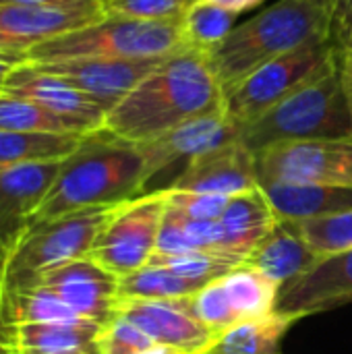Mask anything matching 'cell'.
Masks as SVG:
<instances>
[{"label":"cell","instance_id":"1","mask_svg":"<svg viewBox=\"0 0 352 354\" xmlns=\"http://www.w3.org/2000/svg\"><path fill=\"white\" fill-rule=\"evenodd\" d=\"M224 110V93L210 60L180 50L162 58L108 114L106 133L129 141H151L193 118Z\"/></svg>","mask_w":352,"mask_h":354},{"label":"cell","instance_id":"2","mask_svg":"<svg viewBox=\"0 0 352 354\" xmlns=\"http://www.w3.org/2000/svg\"><path fill=\"white\" fill-rule=\"evenodd\" d=\"M147 183V164L137 143L106 131L91 133L62 160L31 226L77 209L131 201L145 193Z\"/></svg>","mask_w":352,"mask_h":354},{"label":"cell","instance_id":"3","mask_svg":"<svg viewBox=\"0 0 352 354\" xmlns=\"http://www.w3.org/2000/svg\"><path fill=\"white\" fill-rule=\"evenodd\" d=\"M324 39H332L330 8L311 0H278L234 27L207 60L226 93L263 64Z\"/></svg>","mask_w":352,"mask_h":354},{"label":"cell","instance_id":"4","mask_svg":"<svg viewBox=\"0 0 352 354\" xmlns=\"http://www.w3.org/2000/svg\"><path fill=\"white\" fill-rule=\"evenodd\" d=\"M313 139H352L340 62L241 129V141L253 153L282 143Z\"/></svg>","mask_w":352,"mask_h":354},{"label":"cell","instance_id":"5","mask_svg":"<svg viewBox=\"0 0 352 354\" xmlns=\"http://www.w3.org/2000/svg\"><path fill=\"white\" fill-rule=\"evenodd\" d=\"M180 50V21H139L106 15L29 50L25 56L35 64H52L83 58H166Z\"/></svg>","mask_w":352,"mask_h":354},{"label":"cell","instance_id":"6","mask_svg":"<svg viewBox=\"0 0 352 354\" xmlns=\"http://www.w3.org/2000/svg\"><path fill=\"white\" fill-rule=\"evenodd\" d=\"M120 205L85 207L29 226L0 266V288L89 257L98 236Z\"/></svg>","mask_w":352,"mask_h":354},{"label":"cell","instance_id":"7","mask_svg":"<svg viewBox=\"0 0 352 354\" xmlns=\"http://www.w3.org/2000/svg\"><path fill=\"white\" fill-rule=\"evenodd\" d=\"M338 62L340 50L332 39L288 52L230 87L224 93V114L243 129L284 97L332 71Z\"/></svg>","mask_w":352,"mask_h":354},{"label":"cell","instance_id":"8","mask_svg":"<svg viewBox=\"0 0 352 354\" xmlns=\"http://www.w3.org/2000/svg\"><path fill=\"white\" fill-rule=\"evenodd\" d=\"M166 203V189L124 201L98 236L89 257L118 278L145 268L158 247Z\"/></svg>","mask_w":352,"mask_h":354},{"label":"cell","instance_id":"9","mask_svg":"<svg viewBox=\"0 0 352 354\" xmlns=\"http://www.w3.org/2000/svg\"><path fill=\"white\" fill-rule=\"evenodd\" d=\"M257 180L352 189V139H313L255 153Z\"/></svg>","mask_w":352,"mask_h":354},{"label":"cell","instance_id":"10","mask_svg":"<svg viewBox=\"0 0 352 354\" xmlns=\"http://www.w3.org/2000/svg\"><path fill=\"white\" fill-rule=\"evenodd\" d=\"M106 17L102 0L77 4L0 2V50L27 54L29 50Z\"/></svg>","mask_w":352,"mask_h":354},{"label":"cell","instance_id":"11","mask_svg":"<svg viewBox=\"0 0 352 354\" xmlns=\"http://www.w3.org/2000/svg\"><path fill=\"white\" fill-rule=\"evenodd\" d=\"M29 280L54 292L81 319L106 326L116 317L120 301L118 276L95 263L91 257L52 268Z\"/></svg>","mask_w":352,"mask_h":354},{"label":"cell","instance_id":"12","mask_svg":"<svg viewBox=\"0 0 352 354\" xmlns=\"http://www.w3.org/2000/svg\"><path fill=\"white\" fill-rule=\"evenodd\" d=\"M2 93L39 104L52 114L73 122L83 135L102 131L108 114L95 100L77 89L73 83L29 60L12 71Z\"/></svg>","mask_w":352,"mask_h":354},{"label":"cell","instance_id":"13","mask_svg":"<svg viewBox=\"0 0 352 354\" xmlns=\"http://www.w3.org/2000/svg\"><path fill=\"white\" fill-rule=\"evenodd\" d=\"M116 315L135 324L154 344H164L189 354H207L220 334L201 324L189 309V299L147 301L120 299Z\"/></svg>","mask_w":352,"mask_h":354},{"label":"cell","instance_id":"14","mask_svg":"<svg viewBox=\"0 0 352 354\" xmlns=\"http://www.w3.org/2000/svg\"><path fill=\"white\" fill-rule=\"evenodd\" d=\"M62 160L27 162L0 168V266L31 226Z\"/></svg>","mask_w":352,"mask_h":354},{"label":"cell","instance_id":"15","mask_svg":"<svg viewBox=\"0 0 352 354\" xmlns=\"http://www.w3.org/2000/svg\"><path fill=\"white\" fill-rule=\"evenodd\" d=\"M352 303V249L322 257L309 272L280 288L276 311L299 322Z\"/></svg>","mask_w":352,"mask_h":354},{"label":"cell","instance_id":"16","mask_svg":"<svg viewBox=\"0 0 352 354\" xmlns=\"http://www.w3.org/2000/svg\"><path fill=\"white\" fill-rule=\"evenodd\" d=\"M257 185L255 153L241 139H237L193 158L168 185V189L234 197L255 189Z\"/></svg>","mask_w":352,"mask_h":354},{"label":"cell","instance_id":"17","mask_svg":"<svg viewBox=\"0 0 352 354\" xmlns=\"http://www.w3.org/2000/svg\"><path fill=\"white\" fill-rule=\"evenodd\" d=\"M237 139H241V127L234 124L224 114V110H220L214 114L193 118L185 124H178L176 129L151 141L137 143V147L145 158L149 180H151L164 170L172 168L174 164L185 162L187 166L193 158L210 149H216L220 145L232 143Z\"/></svg>","mask_w":352,"mask_h":354},{"label":"cell","instance_id":"18","mask_svg":"<svg viewBox=\"0 0 352 354\" xmlns=\"http://www.w3.org/2000/svg\"><path fill=\"white\" fill-rule=\"evenodd\" d=\"M162 58H83L39 64L95 100L110 112Z\"/></svg>","mask_w":352,"mask_h":354},{"label":"cell","instance_id":"19","mask_svg":"<svg viewBox=\"0 0 352 354\" xmlns=\"http://www.w3.org/2000/svg\"><path fill=\"white\" fill-rule=\"evenodd\" d=\"M102 330L89 319L15 324L4 328V342L8 354H100Z\"/></svg>","mask_w":352,"mask_h":354},{"label":"cell","instance_id":"20","mask_svg":"<svg viewBox=\"0 0 352 354\" xmlns=\"http://www.w3.org/2000/svg\"><path fill=\"white\" fill-rule=\"evenodd\" d=\"M224 232L226 251L245 263V259L257 249V245L278 226V216L257 185L251 191L239 193L228 199V205L218 220Z\"/></svg>","mask_w":352,"mask_h":354},{"label":"cell","instance_id":"21","mask_svg":"<svg viewBox=\"0 0 352 354\" xmlns=\"http://www.w3.org/2000/svg\"><path fill=\"white\" fill-rule=\"evenodd\" d=\"M280 222H307L351 212L352 189L324 185L261 183Z\"/></svg>","mask_w":352,"mask_h":354},{"label":"cell","instance_id":"22","mask_svg":"<svg viewBox=\"0 0 352 354\" xmlns=\"http://www.w3.org/2000/svg\"><path fill=\"white\" fill-rule=\"evenodd\" d=\"M319 259L322 257L305 243L290 222H278L245 263L284 286L309 272Z\"/></svg>","mask_w":352,"mask_h":354},{"label":"cell","instance_id":"23","mask_svg":"<svg viewBox=\"0 0 352 354\" xmlns=\"http://www.w3.org/2000/svg\"><path fill=\"white\" fill-rule=\"evenodd\" d=\"M0 319L2 326L15 324H44V322H77L75 315L54 292L46 286L25 280L0 288Z\"/></svg>","mask_w":352,"mask_h":354},{"label":"cell","instance_id":"24","mask_svg":"<svg viewBox=\"0 0 352 354\" xmlns=\"http://www.w3.org/2000/svg\"><path fill=\"white\" fill-rule=\"evenodd\" d=\"M299 319L284 313H270L259 319L237 324L226 330L207 354H282V342Z\"/></svg>","mask_w":352,"mask_h":354},{"label":"cell","instance_id":"25","mask_svg":"<svg viewBox=\"0 0 352 354\" xmlns=\"http://www.w3.org/2000/svg\"><path fill=\"white\" fill-rule=\"evenodd\" d=\"M222 284L239 324L259 319L276 311L282 286L259 270L241 263L222 276Z\"/></svg>","mask_w":352,"mask_h":354},{"label":"cell","instance_id":"26","mask_svg":"<svg viewBox=\"0 0 352 354\" xmlns=\"http://www.w3.org/2000/svg\"><path fill=\"white\" fill-rule=\"evenodd\" d=\"M237 12L212 0H193L180 19L183 50L210 58L232 33Z\"/></svg>","mask_w":352,"mask_h":354},{"label":"cell","instance_id":"27","mask_svg":"<svg viewBox=\"0 0 352 354\" xmlns=\"http://www.w3.org/2000/svg\"><path fill=\"white\" fill-rule=\"evenodd\" d=\"M87 135H46V133H4L0 131V168L64 160Z\"/></svg>","mask_w":352,"mask_h":354},{"label":"cell","instance_id":"28","mask_svg":"<svg viewBox=\"0 0 352 354\" xmlns=\"http://www.w3.org/2000/svg\"><path fill=\"white\" fill-rule=\"evenodd\" d=\"M0 131L4 133H46V135H83L73 122L52 114L39 104L0 93Z\"/></svg>","mask_w":352,"mask_h":354},{"label":"cell","instance_id":"29","mask_svg":"<svg viewBox=\"0 0 352 354\" xmlns=\"http://www.w3.org/2000/svg\"><path fill=\"white\" fill-rule=\"evenodd\" d=\"M199 288V284L185 280L176 274H172L166 268L147 263L145 268L120 276L118 278V290L120 299H147V301H176V299H189Z\"/></svg>","mask_w":352,"mask_h":354},{"label":"cell","instance_id":"30","mask_svg":"<svg viewBox=\"0 0 352 354\" xmlns=\"http://www.w3.org/2000/svg\"><path fill=\"white\" fill-rule=\"evenodd\" d=\"M149 263L166 268L172 274H176L185 280H191L199 286H205V284L222 278L237 266H241L232 259H226V257H220V255H214L207 251H185V253H172V255L154 253Z\"/></svg>","mask_w":352,"mask_h":354},{"label":"cell","instance_id":"31","mask_svg":"<svg viewBox=\"0 0 352 354\" xmlns=\"http://www.w3.org/2000/svg\"><path fill=\"white\" fill-rule=\"evenodd\" d=\"M290 224L319 257L352 249V209L319 220Z\"/></svg>","mask_w":352,"mask_h":354},{"label":"cell","instance_id":"32","mask_svg":"<svg viewBox=\"0 0 352 354\" xmlns=\"http://www.w3.org/2000/svg\"><path fill=\"white\" fill-rule=\"evenodd\" d=\"M189 309L201 324H205L212 332L220 336L239 324L237 313L226 297L222 278L205 284L193 297H189Z\"/></svg>","mask_w":352,"mask_h":354},{"label":"cell","instance_id":"33","mask_svg":"<svg viewBox=\"0 0 352 354\" xmlns=\"http://www.w3.org/2000/svg\"><path fill=\"white\" fill-rule=\"evenodd\" d=\"M104 12L139 21H180L193 0H102Z\"/></svg>","mask_w":352,"mask_h":354},{"label":"cell","instance_id":"34","mask_svg":"<svg viewBox=\"0 0 352 354\" xmlns=\"http://www.w3.org/2000/svg\"><path fill=\"white\" fill-rule=\"evenodd\" d=\"M151 346L154 340L122 315L108 322L100 336V354H141Z\"/></svg>","mask_w":352,"mask_h":354},{"label":"cell","instance_id":"35","mask_svg":"<svg viewBox=\"0 0 352 354\" xmlns=\"http://www.w3.org/2000/svg\"><path fill=\"white\" fill-rule=\"evenodd\" d=\"M166 189V199L168 205L176 207L178 212H183L185 216L193 218V220H210V222H218L228 205L230 197L224 195H212V193H191V191H172L168 187Z\"/></svg>","mask_w":352,"mask_h":354},{"label":"cell","instance_id":"36","mask_svg":"<svg viewBox=\"0 0 352 354\" xmlns=\"http://www.w3.org/2000/svg\"><path fill=\"white\" fill-rule=\"evenodd\" d=\"M332 41L338 50H352V0H340L332 8Z\"/></svg>","mask_w":352,"mask_h":354},{"label":"cell","instance_id":"37","mask_svg":"<svg viewBox=\"0 0 352 354\" xmlns=\"http://www.w3.org/2000/svg\"><path fill=\"white\" fill-rule=\"evenodd\" d=\"M23 62H27V56H25V54L0 50V93L4 91L6 81H8V77L12 75V71H15L17 66H21Z\"/></svg>","mask_w":352,"mask_h":354},{"label":"cell","instance_id":"38","mask_svg":"<svg viewBox=\"0 0 352 354\" xmlns=\"http://www.w3.org/2000/svg\"><path fill=\"white\" fill-rule=\"evenodd\" d=\"M340 77H342V87H344L346 106H349L352 120V50L340 52Z\"/></svg>","mask_w":352,"mask_h":354},{"label":"cell","instance_id":"39","mask_svg":"<svg viewBox=\"0 0 352 354\" xmlns=\"http://www.w3.org/2000/svg\"><path fill=\"white\" fill-rule=\"evenodd\" d=\"M212 2H218V4H222V6H226L228 10L241 15V12H245V10H251V8L259 6L263 0H212Z\"/></svg>","mask_w":352,"mask_h":354},{"label":"cell","instance_id":"40","mask_svg":"<svg viewBox=\"0 0 352 354\" xmlns=\"http://www.w3.org/2000/svg\"><path fill=\"white\" fill-rule=\"evenodd\" d=\"M0 2H21V4H77L87 0H0Z\"/></svg>","mask_w":352,"mask_h":354},{"label":"cell","instance_id":"41","mask_svg":"<svg viewBox=\"0 0 352 354\" xmlns=\"http://www.w3.org/2000/svg\"><path fill=\"white\" fill-rule=\"evenodd\" d=\"M141 354H189V353L176 351V348H170V346H164V344H154L151 348L143 351Z\"/></svg>","mask_w":352,"mask_h":354},{"label":"cell","instance_id":"42","mask_svg":"<svg viewBox=\"0 0 352 354\" xmlns=\"http://www.w3.org/2000/svg\"><path fill=\"white\" fill-rule=\"evenodd\" d=\"M0 354H8L6 342H4V326H2V319H0Z\"/></svg>","mask_w":352,"mask_h":354},{"label":"cell","instance_id":"43","mask_svg":"<svg viewBox=\"0 0 352 354\" xmlns=\"http://www.w3.org/2000/svg\"><path fill=\"white\" fill-rule=\"evenodd\" d=\"M311 2H315V4H322V6H326V8H330V10H332V8H334V6H336L340 0H311Z\"/></svg>","mask_w":352,"mask_h":354}]
</instances>
